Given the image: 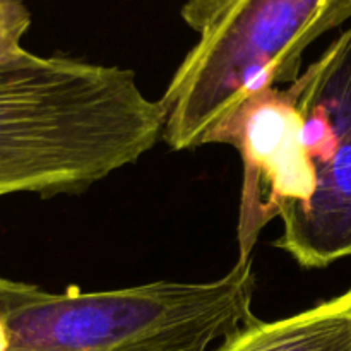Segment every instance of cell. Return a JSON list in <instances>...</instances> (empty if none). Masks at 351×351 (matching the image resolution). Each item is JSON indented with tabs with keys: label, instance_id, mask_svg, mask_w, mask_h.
I'll use <instances>...</instances> for the list:
<instances>
[{
	"label": "cell",
	"instance_id": "6da1fadb",
	"mask_svg": "<svg viewBox=\"0 0 351 351\" xmlns=\"http://www.w3.org/2000/svg\"><path fill=\"white\" fill-rule=\"evenodd\" d=\"M208 144L242 158L237 263L250 261L276 218L273 245L298 266L351 257V26L297 81L245 99Z\"/></svg>",
	"mask_w": 351,
	"mask_h": 351
},
{
	"label": "cell",
	"instance_id": "7a4b0ae2",
	"mask_svg": "<svg viewBox=\"0 0 351 351\" xmlns=\"http://www.w3.org/2000/svg\"><path fill=\"white\" fill-rule=\"evenodd\" d=\"M134 71L26 51L0 65V197L79 194L163 136Z\"/></svg>",
	"mask_w": 351,
	"mask_h": 351
},
{
	"label": "cell",
	"instance_id": "3957f363",
	"mask_svg": "<svg viewBox=\"0 0 351 351\" xmlns=\"http://www.w3.org/2000/svg\"><path fill=\"white\" fill-rule=\"evenodd\" d=\"M252 259L202 283L55 293L0 274V351H215L256 321Z\"/></svg>",
	"mask_w": 351,
	"mask_h": 351
},
{
	"label": "cell",
	"instance_id": "277c9868",
	"mask_svg": "<svg viewBox=\"0 0 351 351\" xmlns=\"http://www.w3.org/2000/svg\"><path fill=\"white\" fill-rule=\"evenodd\" d=\"M182 19L199 40L158 99L173 151L204 146L250 96L297 81L307 48L351 19V0H187Z\"/></svg>",
	"mask_w": 351,
	"mask_h": 351
},
{
	"label": "cell",
	"instance_id": "5b68a950",
	"mask_svg": "<svg viewBox=\"0 0 351 351\" xmlns=\"http://www.w3.org/2000/svg\"><path fill=\"white\" fill-rule=\"evenodd\" d=\"M215 351H351V288L290 317L256 319Z\"/></svg>",
	"mask_w": 351,
	"mask_h": 351
},
{
	"label": "cell",
	"instance_id": "8992f818",
	"mask_svg": "<svg viewBox=\"0 0 351 351\" xmlns=\"http://www.w3.org/2000/svg\"><path fill=\"white\" fill-rule=\"evenodd\" d=\"M31 26V12L23 0H0V65L26 53L21 40Z\"/></svg>",
	"mask_w": 351,
	"mask_h": 351
}]
</instances>
